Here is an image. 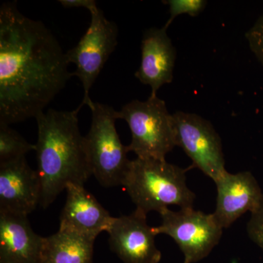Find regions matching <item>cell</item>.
I'll list each match as a JSON object with an SVG mask.
<instances>
[{"instance_id": "cell-1", "label": "cell", "mask_w": 263, "mask_h": 263, "mask_svg": "<svg viewBox=\"0 0 263 263\" xmlns=\"http://www.w3.org/2000/svg\"><path fill=\"white\" fill-rule=\"evenodd\" d=\"M66 53L43 22L0 8V124L10 125L44 111L72 73Z\"/></svg>"}, {"instance_id": "cell-2", "label": "cell", "mask_w": 263, "mask_h": 263, "mask_svg": "<svg viewBox=\"0 0 263 263\" xmlns=\"http://www.w3.org/2000/svg\"><path fill=\"white\" fill-rule=\"evenodd\" d=\"M81 108L71 111L49 109L35 117L43 209H47L67 185H84L92 175L86 138L79 129L78 114Z\"/></svg>"}, {"instance_id": "cell-3", "label": "cell", "mask_w": 263, "mask_h": 263, "mask_svg": "<svg viewBox=\"0 0 263 263\" xmlns=\"http://www.w3.org/2000/svg\"><path fill=\"white\" fill-rule=\"evenodd\" d=\"M193 168H182L166 160L141 159L130 160L122 186L145 214L160 213L168 205L181 209L193 208L195 195L186 184V172Z\"/></svg>"}, {"instance_id": "cell-4", "label": "cell", "mask_w": 263, "mask_h": 263, "mask_svg": "<svg viewBox=\"0 0 263 263\" xmlns=\"http://www.w3.org/2000/svg\"><path fill=\"white\" fill-rule=\"evenodd\" d=\"M130 129L132 141L128 152L137 157L164 161L166 155L176 146L173 115L164 100L152 96L146 101L133 100L117 111Z\"/></svg>"}, {"instance_id": "cell-5", "label": "cell", "mask_w": 263, "mask_h": 263, "mask_svg": "<svg viewBox=\"0 0 263 263\" xmlns=\"http://www.w3.org/2000/svg\"><path fill=\"white\" fill-rule=\"evenodd\" d=\"M90 110L91 127L85 138L92 175L105 187L122 186L130 160L116 128L117 111L95 102Z\"/></svg>"}, {"instance_id": "cell-6", "label": "cell", "mask_w": 263, "mask_h": 263, "mask_svg": "<svg viewBox=\"0 0 263 263\" xmlns=\"http://www.w3.org/2000/svg\"><path fill=\"white\" fill-rule=\"evenodd\" d=\"M90 13L89 28L75 47L66 53V57L69 64L76 65V70L72 76L80 79L84 87V100L81 106L86 105L91 109L94 102L90 98V89L110 54L115 51L119 29L115 22L105 18L100 8Z\"/></svg>"}, {"instance_id": "cell-7", "label": "cell", "mask_w": 263, "mask_h": 263, "mask_svg": "<svg viewBox=\"0 0 263 263\" xmlns=\"http://www.w3.org/2000/svg\"><path fill=\"white\" fill-rule=\"evenodd\" d=\"M162 224L154 228L156 235L166 234L175 240L184 256L183 263H195L209 255L219 243L223 228L213 214L181 209L174 212L169 209L161 211Z\"/></svg>"}, {"instance_id": "cell-8", "label": "cell", "mask_w": 263, "mask_h": 263, "mask_svg": "<svg viewBox=\"0 0 263 263\" xmlns=\"http://www.w3.org/2000/svg\"><path fill=\"white\" fill-rule=\"evenodd\" d=\"M176 146L181 147L200 169L215 182L226 172L222 145L212 123L195 114H172Z\"/></svg>"}, {"instance_id": "cell-9", "label": "cell", "mask_w": 263, "mask_h": 263, "mask_svg": "<svg viewBox=\"0 0 263 263\" xmlns=\"http://www.w3.org/2000/svg\"><path fill=\"white\" fill-rule=\"evenodd\" d=\"M146 215L136 209L129 215L114 217L107 232L110 249L124 263H159L162 258L155 245L157 235L147 224Z\"/></svg>"}, {"instance_id": "cell-10", "label": "cell", "mask_w": 263, "mask_h": 263, "mask_svg": "<svg viewBox=\"0 0 263 263\" xmlns=\"http://www.w3.org/2000/svg\"><path fill=\"white\" fill-rule=\"evenodd\" d=\"M41 199V180L25 157L0 163V212L27 216Z\"/></svg>"}, {"instance_id": "cell-11", "label": "cell", "mask_w": 263, "mask_h": 263, "mask_svg": "<svg viewBox=\"0 0 263 263\" xmlns=\"http://www.w3.org/2000/svg\"><path fill=\"white\" fill-rule=\"evenodd\" d=\"M216 210L213 215L221 228H228L238 218L259 209L263 192L252 173L226 171L217 181Z\"/></svg>"}, {"instance_id": "cell-12", "label": "cell", "mask_w": 263, "mask_h": 263, "mask_svg": "<svg viewBox=\"0 0 263 263\" xmlns=\"http://www.w3.org/2000/svg\"><path fill=\"white\" fill-rule=\"evenodd\" d=\"M65 190L67 198L60 216V230H69L94 240L102 232L108 231L114 217L84 185L70 183Z\"/></svg>"}, {"instance_id": "cell-13", "label": "cell", "mask_w": 263, "mask_h": 263, "mask_svg": "<svg viewBox=\"0 0 263 263\" xmlns=\"http://www.w3.org/2000/svg\"><path fill=\"white\" fill-rule=\"evenodd\" d=\"M176 51L167 29L151 28L143 34L141 42V61L136 77L142 84L149 86L152 96L174 79Z\"/></svg>"}, {"instance_id": "cell-14", "label": "cell", "mask_w": 263, "mask_h": 263, "mask_svg": "<svg viewBox=\"0 0 263 263\" xmlns=\"http://www.w3.org/2000/svg\"><path fill=\"white\" fill-rule=\"evenodd\" d=\"M43 240L27 216L0 212V262L43 263Z\"/></svg>"}, {"instance_id": "cell-15", "label": "cell", "mask_w": 263, "mask_h": 263, "mask_svg": "<svg viewBox=\"0 0 263 263\" xmlns=\"http://www.w3.org/2000/svg\"><path fill=\"white\" fill-rule=\"evenodd\" d=\"M95 240L69 230H59L44 238L43 263H92Z\"/></svg>"}, {"instance_id": "cell-16", "label": "cell", "mask_w": 263, "mask_h": 263, "mask_svg": "<svg viewBox=\"0 0 263 263\" xmlns=\"http://www.w3.org/2000/svg\"><path fill=\"white\" fill-rule=\"evenodd\" d=\"M33 150H36L35 145L26 141L10 125L0 124V163L25 157Z\"/></svg>"}, {"instance_id": "cell-17", "label": "cell", "mask_w": 263, "mask_h": 263, "mask_svg": "<svg viewBox=\"0 0 263 263\" xmlns=\"http://www.w3.org/2000/svg\"><path fill=\"white\" fill-rule=\"evenodd\" d=\"M164 4L169 5L170 18L164 28L167 29L175 18L181 14H188L192 17L197 16L203 11L207 5L205 0H167Z\"/></svg>"}, {"instance_id": "cell-18", "label": "cell", "mask_w": 263, "mask_h": 263, "mask_svg": "<svg viewBox=\"0 0 263 263\" xmlns=\"http://www.w3.org/2000/svg\"><path fill=\"white\" fill-rule=\"evenodd\" d=\"M249 48L263 67V14L246 33Z\"/></svg>"}, {"instance_id": "cell-19", "label": "cell", "mask_w": 263, "mask_h": 263, "mask_svg": "<svg viewBox=\"0 0 263 263\" xmlns=\"http://www.w3.org/2000/svg\"><path fill=\"white\" fill-rule=\"evenodd\" d=\"M247 233L249 238L263 250V197L259 209L251 215Z\"/></svg>"}, {"instance_id": "cell-20", "label": "cell", "mask_w": 263, "mask_h": 263, "mask_svg": "<svg viewBox=\"0 0 263 263\" xmlns=\"http://www.w3.org/2000/svg\"><path fill=\"white\" fill-rule=\"evenodd\" d=\"M65 8H85L89 10L90 13L98 8L95 0H59Z\"/></svg>"}, {"instance_id": "cell-21", "label": "cell", "mask_w": 263, "mask_h": 263, "mask_svg": "<svg viewBox=\"0 0 263 263\" xmlns=\"http://www.w3.org/2000/svg\"><path fill=\"white\" fill-rule=\"evenodd\" d=\"M0 263H2V262H0Z\"/></svg>"}]
</instances>
